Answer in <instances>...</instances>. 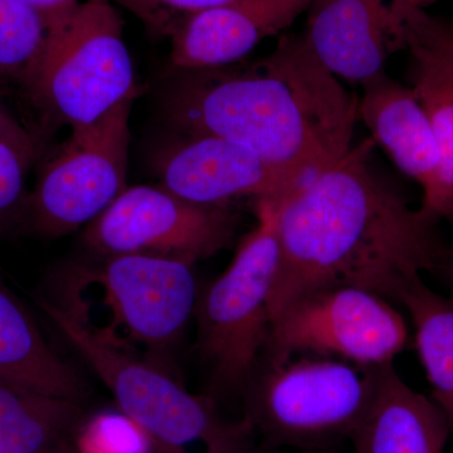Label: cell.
Here are the masks:
<instances>
[{
    "label": "cell",
    "instance_id": "12",
    "mask_svg": "<svg viewBox=\"0 0 453 453\" xmlns=\"http://www.w3.org/2000/svg\"><path fill=\"white\" fill-rule=\"evenodd\" d=\"M303 37L336 79L360 86L403 50L401 19L387 0H312Z\"/></svg>",
    "mask_w": 453,
    "mask_h": 453
},
{
    "label": "cell",
    "instance_id": "20",
    "mask_svg": "<svg viewBox=\"0 0 453 453\" xmlns=\"http://www.w3.org/2000/svg\"><path fill=\"white\" fill-rule=\"evenodd\" d=\"M50 33V11L0 0V82L26 89Z\"/></svg>",
    "mask_w": 453,
    "mask_h": 453
},
{
    "label": "cell",
    "instance_id": "5",
    "mask_svg": "<svg viewBox=\"0 0 453 453\" xmlns=\"http://www.w3.org/2000/svg\"><path fill=\"white\" fill-rule=\"evenodd\" d=\"M375 388V368L320 356L266 360L247 386V417L273 446L315 449L350 437Z\"/></svg>",
    "mask_w": 453,
    "mask_h": 453
},
{
    "label": "cell",
    "instance_id": "26",
    "mask_svg": "<svg viewBox=\"0 0 453 453\" xmlns=\"http://www.w3.org/2000/svg\"><path fill=\"white\" fill-rule=\"evenodd\" d=\"M393 13L399 14L405 9L421 8L427 9L429 5L434 3L441 2V0H387Z\"/></svg>",
    "mask_w": 453,
    "mask_h": 453
},
{
    "label": "cell",
    "instance_id": "9",
    "mask_svg": "<svg viewBox=\"0 0 453 453\" xmlns=\"http://www.w3.org/2000/svg\"><path fill=\"white\" fill-rule=\"evenodd\" d=\"M77 268L100 288L103 324L88 332L113 347L163 353L195 316L199 290L189 262L127 253L107 256L100 267Z\"/></svg>",
    "mask_w": 453,
    "mask_h": 453
},
{
    "label": "cell",
    "instance_id": "2",
    "mask_svg": "<svg viewBox=\"0 0 453 453\" xmlns=\"http://www.w3.org/2000/svg\"><path fill=\"white\" fill-rule=\"evenodd\" d=\"M357 101L303 35H283L251 64L178 71L162 104L178 134L231 140L303 184L353 148Z\"/></svg>",
    "mask_w": 453,
    "mask_h": 453
},
{
    "label": "cell",
    "instance_id": "11",
    "mask_svg": "<svg viewBox=\"0 0 453 453\" xmlns=\"http://www.w3.org/2000/svg\"><path fill=\"white\" fill-rule=\"evenodd\" d=\"M162 186L188 201L231 204L234 199L280 202L303 186L246 146L213 135L178 134L154 159Z\"/></svg>",
    "mask_w": 453,
    "mask_h": 453
},
{
    "label": "cell",
    "instance_id": "6",
    "mask_svg": "<svg viewBox=\"0 0 453 453\" xmlns=\"http://www.w3.org/2000/svg\"><path fill=\"white\" fill-rule=\"evenodd\" d=\"M258 223L231 264L199 291L196 347L219 390L246 389L271 329L270 300L279 266L275 202H257Z\"/></svg>",
    "mask_w": 453,
    "mask_h": 453
},
{
    "label": "cell",
    "instance_id": "14",
    "mask_svg": "<svg viewBox=\"0 0 453 453\" xmlns=\"http://www.w3.org/2000/svg\"><path fill=\"white\" fill-rule=\"evenodd\" d=\"M312 0H232L187 19L170 37L177 71L242 61L266 38L281 35Z\"/></svg>",
    "mask_w": 453,
    "mask_h": 453
},
{
    "label": "cell",
    "instance_id": "15",
    "mask_svg": "<svg viewBox=\"0 0 453 453\" xmlns=\"http://www.w3.org/2000/svg\"><path fill=\"white\" fill-rule=\"evenodd\" d=\"M449 434L442 411L408 386L392 363L375 368L371 404L349 438L357 453H445Z\"/></svg>",
    "mask_w": 453,
    "mask_h": 453
},
{
    "label": "cell",
    "instance_id": "10",
    "mask_svg": "<svg viewBox=\"0 0 453 453\" xmlns=\"http://www.w3.org/2000/svg\"><path fill=\"white\" fill-rule=\"evenodd\" d=\"M237 214L231 204H201L160 186L127 187L86 226L83 242L101 255L159 256L195 265L228 249Z\"/></svg>",
    "mask_w": 453,
    "mask_h": 453
},
{
    "label": "cell",
    "instance_id": "17",
    "mask_svg": "<svg viewBox=\"0 0 453 453\" xmlns=\"http://www.w3.org/2000/svg\"><path fill=\"white\" fill-rule=\"evenodd\" d=\"M0 378L80 403L81 378L50 347L25 303L0 280Z\"/></svg>",
    "mask_w": 453,
    "mask_h": 453
},
{
    "label": "cell",
    "instance_id": "19",
    "mask_svg": "<svg viewBox=\"0 0 453 453\" xmlns=\"http://www.w3.org/2000/svg\"><path fill=\"white\" fill-rule=\"evenodd\" d=\"M398 303L414 327L419 359L431 386V399L453 432V297L432 290L421 279L411 283Z\"/></svg>",
    "mask_w": 453,
    "mask_h": 453
},
{
    "label": "cell",
    "instance_id": "22",
    "mask_svg": "<svg viewBox=\"0 0 453 453\" xmlns=\"http://www.w3.org/2000/svg\"><path fill=\"white\" fill-rule=\"evenodd\" d=\"M35 160L13 146L0 144V237L27 228L26 178Z\"/></svg>",
    "mask_w": 453,
    "mask_h": 453
},
{
    "label": "cell",
    "instance_id": "7",
    "mask_svg": "<svg viewBox=\"0 0 453 453\" xmlns=\"http://www.w3.org/2000/svg\"><path fill=\"white\" fill-rule=\"evenodd\" d=\"M140 91L71 135L42 166L29 193L27 228L58 238L97 219L127 188L130 116Z\"/></svg>",
    "mask_w": 453,
    "mask_h": 453
},
{
    "label": "cell",
    "instance_id": "24",
    "mask_svg": "<svg viewBox=\"0 0 453 453\" xmlns=\"http://www.w3.org/2000/svg\"><path fill=\"white\" fill-rule=\"evenodd\" d=\"M0 144L13 146L33 159H37V140L16 116L0 103Z\"/></svg>",
    "mask_w": 453,
    "mask_h": 453
},
{
    "label": "cell",
    "instance_id": "1",
    "mask_svg": "<svg viewBox=\"0 0 453 453\" xmlns=\"http://www.w3.org/2000/svg\"><path fill=\"white\" fill-rule=\"evenodd\" d=\"M365 140L335 165L275 202L279 266L271 323L305 295L356 288L395 300L423 273L434 275L447 247L438 219L413 210L374 174Z\"/></svg>",
    "mask_w": 453,
    "mask_h": 453
},
{
    "label": "cell",
    "instance_id": "25",
    "mask_svg": "<svg viewBox=\"0 0 453 453\" xmlns=\"http://www.w3.org/2000/svg\"><path fill=\"white\" fill-rule=\"evenodd\" d=\"M434 275L446 286L449 296L453 297V247H447Z\"/></svg>",
    "mask_w": 453,
    "mask_h": 453
},
{
    "label": "cell",
    "instance_id": "16",
    "mask_svg": "<svg viewBox=\"0 0 453 453\" xmlns=\"http://www.w3.org/2000/svg\"><path fill=\"white\" fill-rule=\"evenodd\" d=\"M357 120L365 122L372 140L393 163L428 196L441 169L436 136L412 88L386 73L362 85Z\"/></svg>",
    "mask_w": 453,
    "mask_h": 453
},
{
    "label": "cell",
    "instance_id": "18",
    "mask_svg": "<svg viewBox=\"0 0 453 453\" xmlns=\"http://www.w3.org/2000/svg\"><path fill=\"white\" fill-rule=\"evenodd\" d=\"M81 404L0 378V453H79Z\"/></svg>",
    "mask_w": 453,
    "mask_h": 453
},
{
    "label": "cell",
    "instance_id": "8",
    "mask_svg": "<svg viewBox=\"0 0 453 453\" xmlns=\"http://www.w3.org/2000/svg\"><path fill=\"white\" fill-rule=\"evenodd\" d=\"M410 329L388 300L356 288L305 295L271 323L266 359L301 354L335 357L362 368L392 365L407 348Z\"/></svg>",
    "mask_w": 453,
    "mask_h": 453
},
{
    "label": "cell",
    "instance_id": "3",
    "mask_svg": "<svg viewBox=\"0 0 453 453\" xmlns=\"http://www.w3.org/2000/svg\"><path fill=\"white\" fill-rule=\"evenodd\" d=\"M38 305L148 437L153 453H253L251 422L226 421L210 396L188 392L154 363L96 338L49 299Z\"/></svg>",
    "mask_w": 453,
    "mask_h": 453
},
{
    "label": "cell",
    "instance_id": "28",
    "mask_svg": "<svg viewBox=\"0 0 453 453\" xmlns=\"http://www.w3.org/2000/svg\"><path fill=\"white\" fill-rule=\"evenodd\" d=\"M453 453V452H452Z\"/></svg>",
    "mask_w": 453,
    "mask_h": 453
},
{
    "label": "cell",
    "instance_id": "4",
    "mask_svg": "<svg viewBox=\"0 0 453 453\" xmlns=\"http://www.w3.org/2000/svg\"><path fill=\"white\" fill-rule=\"evenodd\" d=\"M56 127L91 124L139 92L124 40V20L110 0H73L50 11V33L25 89Z\"/></svg>",
    "mask_w": 453,
    "mask_h": 453
},
{
    "label": "cell",
    "instance_id": "13",
    "mask_svg": "<svg viewBox=\"0 0 453 453\" xmlns=\"http://www.w3.org/2000/svg\"><path fill=\"white\" fill-rule=\"evenodd\" d=\"M403 50L410 56L413 94L436 136L441 169L436 184L423 196L421 210L440 220H453V23L427 9H405Z\"/></svg>",
    "mask_w": 453,
    "mask_h": 453
},
{
    "label": "cell",
    "instance_id": "23",
    "mask_svg": "<svg viewBox=\"0 0 453 453\" xmlns=\"http://www.w3.org/2000/svg\"><path fill=\"white\" fill-rule=\"evenodd\" d=\"M138 18L149 35L170 38L190 17L232 0H111Z\"/></svg>",
    "mask_w": 453,
    "mask_h": 453
},
{
    "label": "cell",
    "instance_id": "21",
    "mask_svg": "<svg viewBox=\"0 0 453 453\" xmlns=\"http://www.w3.org/2000/svg\"><path fill=\"white\" fill-rule=\"evenodd\" d=\"M79 453H153L150 442L125 414H98L85 421L77 437Z\"/></svg>",
    "mask_w": 453,
    "mask_h": 453
},
{
    "label": "cell",
    "instance_id": "27",
    "mask_svg": "<svg viewBox=\"0 0 453 453\" xmlns=\"http://www.w3.org/2000/svg\"><path fill=\"white\" fill-rule=\"evenodd\" d=\"M19 2L31 5L33 8L40 9V11L49 12L50 9L59 7V5H64L65 3L73 2V0H19Z\"/></svg>",
    "mask_w": 453,
    "mask_h": 453
}]
</instances>
